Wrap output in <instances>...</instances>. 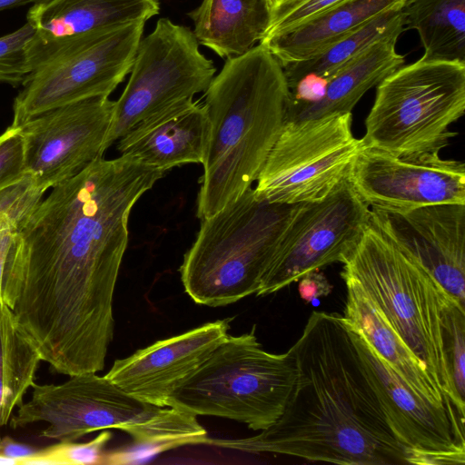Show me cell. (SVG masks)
<instances>
[{
	"instance_id": "1",
	"label": "cell",
	"mask_w": 465,
	"mask_h": 465,
	"mask_svg": "<svg viewBox=\"0 0 465 465\" xmlns=\"http://www.w3.org/2000/svg\"><path fill=\"white\" fill-rule=\"evenodd\" d=\"M164 173L127 155L98 157L54 186L16 232L2 302L56 372L104 369L130 212Z\"/></svg>"
},
{
	"instance_id": "2",
	"label": "cell",
	"mask_w": 465,
	"mask_h": 465,
	"mask_svg": "<svg viewBox=\"0 0 465 465\" xmlns=\"http://www.w3.org/2000/svg\"><path fill=\"white\" fill-rule=\"evenodd\" d=\"M297 378L280 419L255 436L206 445L345 465L412 464L367 378L343 317L312 312L289 349Z\"/></svg>"
},
{
	"instance_id": "3",
	"label": "cell",
	"mask_w": 465,
	"mask_h": 465,
	"mask_svg": "<svg viewBox=\"0 0 465 465\" xmlns=\"http://www.w3.org/2000/svg\"><path fill=\"white\" fill-rule=\"evenodd\" d=\"M290 100L282 66L263 45L227 58L205 91L210 134L198 218L252 187L286 122Z\"/></svg>"
},
{
	"instance_id": "4",
	"label": "cell",
	"mask_w": 465,
	"mask_h": 465,
	"mask_svg": "<svg viewBox=\"0 0 465 465\" xmlns=\"http://www.w3.org/2000/svg\"><path fill=\"white\" fill-rule=\"evenodd\" d=\"M302 204L269 203L258 198L250 187L202 219L180 267L185 292L194 302L209 307L225 306L256 294Z\"/></svg>"
},
{
	"instance_id": "5",
	"label": "cell",
	"mask_w": 465,
	"mask_h": 465,
	"mask_svg": "<svg viewBox=\"0 0 465 465\" xmlns=\"http://www.w3.org/2000/svg\"><path fill=\"white\" fill-rule=\"evenodd\" d=\"M342 264L450 401L441 322L449 293L371 221Z\"/></svg>"
},
{
	"instance_id": "6",
	"label": "cell",
	"mask_w": 465,
	"mask_h": 465,
	"mask_svg": "<svg viewBox=\"0 0 465 465\" xmlns=\"http://www.w3.org/2000/svg\"><path fill=\"white\" fill-rule=\"evenodd\" d=\"M296 378L293 357L264 351L252 328L239 336L229 334L171 395L167 407L263 430L282 416Z\"/></svg>"
},
{
	"instance_id": "7",
	"label": "cell",
	"mask_w": 465,
	"mask_h": 465,
	"mask_svg": "<svg viewBox=\"0 0 465 465\" xmlns=\"http://www.w3.org/2000/svg\"><path fill=\"white\" fill-rule=\"evenodd\" d=\"M145 22L44 41L30 47L31 71L14 102L11 125L49 110L106 96L130 73Z\"/></svg>"
},
{
	"instance_id": "8",
	"label": "cell",
	"mask_w": 465,
	"mask_h": 465,
	"mask_svg": "<svg viewBox=\"0 0 465 465\" xmlns=\"http://www.w3.org/2000/svg\"><path fill=\"white\" fill-rule=\"evenodd\" d=\"M464 111L465 63L422 56L377 85L361 141L393 153L440 152Z\"/></svg>"
},
{
	"instance_id": "9",
	"label": "cell",
	"mask_w": 465,
	"mask_h": 465,
	"mask_svg": "<svg viewBox=\"0 0 465 465\" xmlns=\"http://www.w3.org/2000/svg\"><path fill=\"white\" fill-rule=\"evenodd\" d=\"M351 113L286 121L256 179L255 195L272 203L321 201L349 180L362 147Z\"/></svg>"
},
{
	"instance_id": "10",
	"label": "cell",
	"mask_w": 465,
	"mask_h": 465,
	"mask_svg": "<svg viewBox=\"0 0 465 465\" xmlns=\"http://www.w3.org/2000/svg\"><path fill=\"white\" fill-rule=\"evenodd\" d=\"M215 72L189 27L159 19L141 39L128 83L114 101L104 150L148 116L205 92Z\"/></svg>"
},
{
	"instance_id": "11",
	"label": "cell",
	"mask_w": 465,
	"mask_h": 465,
	"mask_svg": "<svg viewBox=\"0 0 465 465\" xmlns=\"http://www.w3.org/2000/svg\"><path fill=\"white\" fill-rule=\"evenodd\" d=\"M370 223V207L349 180L321 201L305 203L290 223L257 296L274 293L305 273L343 262Z\"/></svg>"
},
{
	"instance_id": "12",
	"label": "cell",
	"mask_w": 465,
	"mask_h": 465,
	"mask_svg": "<svg viewBox=\"0 0 465 465\" xmlns=\"http://www.w3.org/2000/svg\"><path fill=\"white\" fill-rule=\"evenodd\" d=\"M32 388L31 399L18 406L10 426L18 429L45 422L39 436L59 442L74 441L96 430L125 432L159 408L137 400L96 372L71 375L59 384L35 382Z\"/></svg>"
},
{
	"instance_id": "13",
	"label": "cell",
	"mask_w": 465,
	"mask_h": 465,
	"mask_svg": "<svg viewBox=\"0 0 465 465\" xmlns=\"http://www.w3.org/2000/svg\"><path fill=\"white\" fill-rule=\"evenodd\" d=\"M345 322L389 424L412 464H464V425L445 407L413 392L364 335Z\"/></svg>"
},
{
	"instance_id": "14",
	"label": "cell",
	"mask_w": 465,
	"mask_h": 465,
	"mask_svg": "<svg viewBox=\"0 0 465 465\" xmlns=\"http://www.w3.org/2000/svg\"><path fill=\"white\" fill-rule=\"evenodd\" d=\"M349 181L370 208L465 204L464 163L443 159L439 151L393 153L362 145Z\"/></svg>"
},
{
	"instance_id": "15",
	"label": "cell",
	"mask_w": 465,
	"mask_h": 465,
	"mask_svg": "<svg viewBox=\"0 0 465 465\" xmlns=\"http://www.w3.org/2000/svg\"><path fill=\"white\" fill-rule=\"evenodd\" d=\"M114 101L93 97L57 107L21 125L25 172L47 191L102 157Z\"/></svg>"
},
{
	"instance_id": "16",
	"label": "cell",
	"mask_w": 465,
	"mask_h": 465,
	"mask_svg": "<svg viewBox=\"0 0 465 465\" xmlns=\"http://www.w3.org/2000/svg\"><path fill=\"white\" fill-rule=\"evenodd\" d=\"M370 221L465 306V204L370 208Z\"/></svg>"
},
{
	"instance_id": "17",
	"label": "cell",
	"mask_w": 465,
	"mask_h": 465,
	"mask_svg": "<svg viewBox=\"0 0 465 465\" xmlns=\"http://www.w3.org/2000/svg\"><path fill=\"white\" fill-rule=\"evenodd\" d=\"M230 319L204 323L116 360L105 376L148 404L167 407L171 395L228 337Z\"/></svg>"
},
{
	"instance_id": "18",
	"label": "cell",
	"mask_w": 465,
	"mask_h": 465,
	"mask_svg": "<svg viewBox=\"0 0 465 465\" xmlns=\"http://www.w3.org/2000/svg\"><path fill=\"white\" fill-rule=\"evenodd\" d=\"M210 120L193 98L169 105L133 126L117 142L121 155L163 171L204 161Z\"/></svg>"
},
{
	"instance_id": "19",
	"label": "cell",
	"mask_w": 465,
	"mask_h": 465,
	"mask_svg": "<svg viewBox=\"0 0 465 465\" xmlns=\"http://www.w3.org/2000/svg\"><path fill=\"white\" fill-rule=\"evenodd\" d=\"M346 286L343 318L359 330L375 351L417 395L430 403L445 407L458 417L451 402L431 379L424 364L393 330L384 314L351 276L341 272Z\"/></svg>"
},
{
	"instance_id": "20",
	"label": "cell",
	"mask_w": 465,
	"mask_h": 465,
	"mask_svg": "<svg viewBox=\"0 0 465 465\" xmlns=\"http://www.w3.org/2000/svg\"><path fill=\"white\" fill-rule=\"evenodd\" d=\"M401 34L402 31H396L374 42L328 80L324 94L318 100L308 102L291 97L286 121L351 113L367 91L404 64V56L396 51Z\"/></svg>"
},
{
	"instance_id": "21",
	"label": "cell",
	"mask_w": 465,
	"mask_h": 465,
	"mask_svg": "<svg viewBox=\"0 0 465 465\" xmlns=\"http://www.w3.org/2000/svg\"><path fill=\"white\" fill-rule=\"evenodd\" d=\"M406 0H349L282 34L264 37L260 44L282 66L308 60L375 16L401 9Z\"/></svg>"
},
{
	"instance_id": "22",
	"label": "cell",
	"mask_w": 465,
	"mask_h": 465,
	"mask_svg": "<svg viewBox=\"0 0 465 465\" xmlns=\"http://www.w3.org/2000/svg\"><path fill=\"white\" fill-rule=\"evenodd\" d=\"M159 13L153 0H45L33 5L26 21L44 41L146 22Z\"/></svg>"
},
{
	"instance_id": "23",
	"label": "cell",
	"mask_w": 465,
	"mask_h": 465,
	"mask_svg": "<svg viewBox=\"0 0 465 465\" xmlns=\"http://www.w3.org/2000/svg\"><path fill=\"white\" fill-rule=\"evenodd\" d=\"M187 15L199 45L232 58L247 53L265 36L272 5L270 0H203Z\"/></svg>"
},
{
	"instance_id": "24",
	"label": "cell",
	"mask_w": 465,
	"mask_h": 465,
	"mask_svg": "<svg viewBox=\"0 0 465 465\" xmlns=\"http://www.w3.org/2000/svg\"><path fill=\"white\" fill-rule=\"evenodd\" d=\"M405 28L415 29L427 59L465 63V0H406Z\"/></svg>"
},
{
	"instance_id": "25",
	"label": "cell",
	"mask_w": 465,
	"mask_h": 465,
	"mask_svg": "<svg viewBox=\"0 0 465 465\" xmlns=\"http://www.w3.org/2000/svg\"><path fill=\"white\" fill-rule=\"evenodd\" d=\"M42 361L33 340L13 312L0 301V440L1 429L23 403Z\"/></svg>"
},
{
	"instance_id": "26",
	"label": "cell",
	"mask_w": 465,
	"mask_h": 465,
	"mask_svg": "<svg viewBox=\"0 0 465 465\" xmlns=\"http://www.w3.org/2000/svg\"><path fill=\"white\" fill-rule=\"evenodd\" d=\"M405 29L401 8L390 10L371 19L321 54L305 61L283 65L290 91L293 90L307 74H315L330 80L374 42L387 35L396 31L403 32Z\"/></svg>"
},
{
	"instance_id": "27",
	"label": "cell",
	"mask_w": 465,
	"mask_h": 465,
	"mask_svg": "<svg viewBox=\"0 0 465 465\" xmlns=\"http://www.w3.org/2000/svg\"><path fill=\"white\" fill-rule=\"evenodd\" d=\"M134 443L149 453H158L178 447L206 444L209 439L196 415L174 407H159L146 420L125 431Z\"/></svg>"
},
{
	"instance_id": "28",
	"label": "cell",
	"mask_w": 465,
	"mask_h": 465,
	"mask_svg": "<svg viewBox=\"0 0 465 465\" xmlns=\"http://www.w3.org/2000/svg\"><path fill=\"white\" fill-rule=\"evenodd\" d=\"M441 322L450 391V401L464 423L465 306L450 294L443 303Z\"/></svg>"
},
{
	"instance_id": "29",
	"label": "cell",
	"mask_w": 465,
	"mask_h": 465,
	"mask_svg": "<svg viewBox=\"0 0 465 465\" xmlns=\"http://www.w3.org/2000/svg\"><path fill=\"white\" fill-rule=\"evenodd\" d=\"M35 35L26 23L17 30L0 36V82L14 87L23 84L31 71L30 43Z\"/></svg>"
},
{
	"instance_id": "30",
	"label": "cell",
	"mask_w": 465,
	"mask_h": 465,
	"mask_svg": "<svg viewBox=\"0 0 465 465\" xmlns=\"http://www.w3.org/2000/svg\"><path fill=\"white\" fill-rule=\"evenodd\" d=\"M46 191L28 173L0 190V218L19 231L43 200Z\"/></svg>"
},
{
	"instance_id": "31",
	"label": "cell",
	"mask_w": 465,
	"mask_h": 465,
	"mask_svg": "<svg viewBox=\"0 0 465 465\" xmlns=\"http://www.w3.org/2000/svg\"><path fill=\"white\" fill-rule=\"evenodd\" d=\"M112 438L108 430L85 443L59 442L41 449L39 455L25 462L27 464H102L105 445Z\"/></svg>"
},
{
	"instance_id": "32",
	"label": "cell",
	"mask_w": 465,
	"mask_h": 465,
	"mask_svg": "<svg viewBox=\"0 0 465 465\" xmlns=\"http://www.w3.org/2000/svg\"><path fill=\"white\" fill-rule=\"evenodd\" d=\"M346 1L349 0H287L272 9L264 37L290 31Z\"/></svg>"
},
{
	"instance_id": "33",
	"label": "cell",
	"mask_w": 465,
	"mask_h": 465,
	"mask_svg": "<svg viewBox=\"0 0 465 465\" xmlns=\"http://www.w3.org/2000/svg\"><path fill=\"white\" fill-rule=\"evenodd\" d=\"M25 173V143L21 126H9L0 134V190Z\"/></svg>"
},
{
	"instance_id": "34",
	"label": "cell",
	"mask_w": 465,
	"mask_h": 465,
	"mask_svg": "<svg viewBox=\"0 0 465 465\" xmlns=\"http://www.w3.org/2000/svg\"><path fill=\"white\" fill-rule=\"evenodd\" d=\"M298 282L299 294L305 302L328 296L333 288L320 270H313L305 273Z\"/></svg>"
},
{
	"instance_id": "35",
	"label": "cell",
	"mask_w": 465,
	"mask_h": 465,
	"mask_svg": "<svg viewBox=\"0 0 465 465\" xmlns=\"http://www.w3.org/2000/svg\"><path fill=\"white\" fill-rule=\"evenodd\" d=\"M40 450L41 449H35L17 442L9 436L1 438L0 440V454L18 460L20 461V465L25 464L27 460L36 458L39 455Z\"/></svg>"
},
{
	"instance_id": "36",
	"label": "cell",
	"mask_w": 465,
	"mask_h": 465,
	"mask_svg": "<svg viewBox=\"0 0 465 465\" xmlns=\"http://www.w3.org/2000/svg\"><path fill=\"white\" fill-rule=\"evenodd\" d=\"M16 232L6 220L0 218V301L5 267Z\"/></svg>"
},
{
	"instance_id": "37",
	"label": "cell",
	"mask_w": 465,
	"mask_h": 465,
	"mask_svg": "<svg viewBox=\"0 0 465 465\" xmlns=\"http://www.w3.org/2000/svg\"><path fill=\"white\" fill-rule=\"evenodd\" d=\"M44 1L45 0H0V12L6 9L25 5L28 4L35 5Z\"/></svg>"
},
{
	"instance_id": "38",
	"label": "cell",
	"mask_w": 465,
	"mask_h": 465,
	"mask_svg": "<svg viewBox=\"0 0 465 465\" xmlns=\"http://www.w3.org/2000/svg\"><path fill=\"white\" fill-rule=\"evenodd\" d=\"M0 465H20V461L0 454Z\"/></svg>"
},
{
	"instance_id": "39",
	"label": "cell",
	"mask_w": 465,
	"mask_h": 465,
	"mask_svg": "<svg viewBox=\"0 0 465 465\" xmlns=\"http://www.w3.org/2000/svg\"><path fill=\"white\" fill-rule=\"evenodd\" d=\"M285 1H287V0H270L271 5H272V9L273 7L277 6L278 5H280V4L283 3V2H285Z\"/></svg>"
},
{
	"instance_id": "40",
	"label": "cell",
	"mask_w": 465,
	"mask_h": 465,
	"mask_svg": "<svg viewBox=\"0 0 465 465\" xmlns=\"http://www.w3.org/2000/svg\"><path fill=\"white\" fill-rule=\"evenodd\" d=\"M153 1H154V2H158V3H159V0H153Z\"/></svg>"
}]
</instances>
